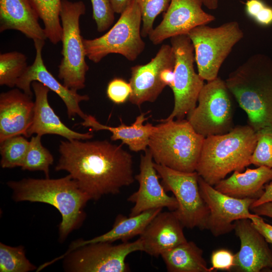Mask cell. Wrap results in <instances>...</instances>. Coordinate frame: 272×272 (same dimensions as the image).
Returning a JSON list of instances; mask_svg holds the SVG:
<instances>
[{
	"label": "cell",
	"instance_id": "obj_21",
	"mask_svg": "<svg viewBox=\"0 0 272 272\" xmlns=\"http://www.w3.org/2000/svg\"><path fill=\"white\" fill-rule=\"evenodd\" d=\"M183 228L174 211H161L140 235L143 251L158 257L165 251L187 241Z\"/></svg>",
	"mask_w": 272,
	"mask_h": 272
},
{
	"label": "cell",
	"instance_id": "obj_16",
	"mask_svg": "<svg viewBox=\"0 0 272 272\" xmlns=\"http://www.w3.org/2000/svg\"><path fill=\"white\" fill-rule=\"evenodd\" d=\"M134 178L139 182V187L138 190L127 199L128 201L134 203L129 216H135L154 209L167 208L174 211L178 208V202L175 196L169 195L160 182V177L148 149L141 156L140 172Z\"/></svg>",
	"mask_w": 272,
	"mask_h": 272
},
{
	"label": "cell",
	"instance_id": "obj_17",
	"mask_svg": "<svg viewBox=\"0 0 272 272\" xmlns=\"http://www.w3.org/2000/svg\"><path fill=\"white\" fill-rule=\"evenodd\" d=\"M36 55L33 63L28 65L24 74L17 82L16 87L31 97L33 96L31 84L38 81L55 93L63 101L69 118L78 115L84 120L87 115L83 112L80 103L89 100L87 95H80L61 84L47 69L42 58V49L45 40H33Z\"/></svg>",
	"mask_w": 272,
	"mask_h": 272
},
{
	"label": "cell",
	"instance_id": "obj_22",
	"mask_svg": "<svg viewBox=\"0 0 272 272\" xmlns=\"http://www.w3.org/2000/svg\"><path fill=\"white\" fill-rule=\"evenodd\" d=\"M37 11L31 0H0V32H21L33 40L47 39L39 23Z\"/></svg>",
	"mask_w": 272,
	"mask_h": 272
},
{
	"label": "cell",
	"instance_id": "obj_41",
	"mask_svg": "<svg viewBox=\"0 0 272 272\" xmlns=\"http://www.w3.org/2000/svg\"><path fill=\"white\" fill-rule=\"evenodd\" d=\"M267 202H272V182L264 187V190L262 194L253 202L251 207L257 206Z\"/></svg>",
	"mask_w": 272,
	"mask_h": 272
},
{
	"label": "cell",
	"instance_id": "obj_25",
	"mask_svg": "<svg viewBox=\"0 0 272 272\" xmlns=\"http://www.w3.org/2000/svg\"><path fill=\"white\" fill-rule=\"evenodd\" d=\"M163 208L154 209L128 217L119 214L116 217L112 228L107 232L91 239L78 240L72 243L69 249L62 255L85 245L100 242L112 243L120 240L128 242L135 236L141 235L151 220Z\"/></svg>",
	"mask_w": 272,
	"mask_h": 272
},
{
	"label": "cell",
	"instance_id": "obj_10",
	"mask_svg": "<svg viewBox=\"0 0 272 272\" xmlns=\"http://www.w3.org/2000/svg\"><path fill=\"white\" fill-rule=\"evenodd\" d=\"M154 167L165 190L172 192L177 201L174 212L183 227L207 230L209 210L200 193L198 173L177 171L155 162Z\"/></svg>",
	"mask_w": 272,
	"mask_h": 272
},
{
	"label": "cell",
	"instance_id": "obj_23",
	"mask_svg": "<svg viewBox=\"0 0 272 272\" xmlns=\"http://www.w3.org/2000/svg\"><path fill=\"white\" fill-rule=\"evenodd\" d=\"M149 111L138 115L133 123L130 125H126L120 119V124L113 127L103 125L92 115H87L86 118L81 123L84 127H89L95 131L106 130L112 133L110 139L112 141L120 140L122 143L128 146L133 152L146 151L148 149L150 136L154 125L151 123L144 124L149 117H146Z\"/></svg>",
	"mask_w": 272,
	"mask_h": 272
},
{
	"label": "cell",
	"instance_id": "obj_42",
	"mask_svg": "<svg viewBox=\"0 0 272 272\" xmlns=\"http://www.w3.org/2000/svg\"><path fill=\"white\" fill-rule=\"evenodd\" d=\"M133 0H110L114 13L121 14Z\"/></svg>",
	"mask_w": 272,
	"mask_h": 272
},
{
	"label": "cell",
	"instance_id": "obj_18",
	"mask_svg": "<svg viewBox=\"0 0 272 272\" xmlns=\"http://www.w3.org/2000/svg\"><path fill=\"white\" fill-rule=\"evenodd\" d=\"M233 230L240 242V249L235 254L234 269L242 272H259L272 268L271 249L250 219L236 221Z\"/></svg>",
	"mask_w": 272,
	"mask_h": 272
},
{
	"label": "cell",
	"instance_id": "obj_11",
	"mask_svg": "<svg viewBox=\"0 0 272 272\" xmlns=\"http://www.w3.org/2000/svg\"><path fill=\"white\" fill-rule=\"evenodd\" d=\"M175 61L174 78L172 86L174 105L171 114L164 122L183 119L196 106L199 93L204 85V80L196 73L193 45L187 35H181L170 38Z\"/></svg>",
	"mask_w": 272,
	"mask_h": 272
},
{
	"label": "cell",
	"instance_id": "obj_44",
	"mask_svg": "<svg viewBox=\"0 0 272 272\" xmlns=\"http://www.w3.org/2000/svg\"><path fill=\"white\" fill-rule=\"evenodd\" d=\"M271 251H272V246H271Z\"/></svg>",
	"mask_w": 272,
	"mask_h": 272
},
{
	"label": "cell",
	"instance_id": "obj_19",
	"mask_svg": "<svg viewBox=\"0 0 272 272\" xmlns=\"http://www.w3.org/2000/svg\"><path fill=\"white\" fill-rule=\"evenodd\" d=\"M34 101L32 97L18 88L0 94V143L10 137L23 135L33 119Z\"/></svg>",
	"mask_w": 272,
	"mask_h": 272
},
{
	"label": "cell",
	"instance_id": "obj_27",
	"mask_svg": "<svg viewBox=\"0 0 272 272\" xmlns=\"http://www.w3.org/2000/svg\"><path fill=\"white\" fill-rule=\"evenodd\" d=\"M43 21L47 39L53 44L61 39L62 27L60 18L61 0H31Z\"/></svg>",
	"mask_w": 272,
	"mask_h": 272
},
{
	"label": "cell",
	"instance_id": "obj_12",
	"mask_svg": "<svg viewBox=\"0 0 272 272\" xmlns=\"http://www.w3.org/2000/svg\"><path fill=\"white\" fill-rule=\"evenodd\" d=\"M225 81L218 77L204 84L196 107L187 115L195 131L205 138L233 128V107Z\"/></svg>",
	"mask_w": 272,
	"mask_h": 272
},
{
	"label": "cell",
	"instance_id": "obj_9",
	"mask_svg": "<svg viewBox=\"0 0 272 272\" xmlns=\"http://www.w3.org/2000/svg\"><path fill=\"white\" fill-rule=\"evenodd\" d=\"M143 250L140 238L133 242H122L117 245L108 242L90 243L44 263L37 271L64 258L63 266L67 271L127 272L130 271V268L125 260L126 257L133 252Z\"/></svg>",
	"mask_w": 272,
	"mask_h": 272
},
{
	"label": "cell",
	"instance_id": "obj_24",
	"mask_svg": "<svg viewBox=\"0 0 272 272\" xmlns=\"http://www.w3.org/2000/svg\"><path fill=\"white\" fill-rule=\"evenodd\" d=\"M272 180V169L264 166L255 169L247 168L241 173L235 171L214 187L221 192L237 198L257 199L263 192V186Z\"/></svg>",
	"mask_w": 272,
	"mask_h": 272
},
{
	"label": "cell",
	"instance_id": "obj_5",
	"mask_svg": "<svg viewBox=\"0 0 272 272\" xmlns=\"http://www.w3.org/2000/svg\"><path fill=\"white\" fill-rule=\"evenodd\" d=\"M161 122L154 126L148 147L155 163L179 171H195L205 138L187 119Z\"/></svg>",
	"mask_w": 272,
	"mask_h": 272
},
{
	"label": "cell",
	"instance_id": "obj_37",
	"mask_svg": "<svg viewBox=\"0 0 272 272\" xmlns=\"http://www.w3.org/2000/svg\"><path fill=\"white\" fill-rule=\"evenodd\" d=\"M250 220L267 243L272 245V226L265 223L260 216L256 214Z\"/></svg>",
	"mask_w": 272,
	"mask_h": 272
},
{
	"label": "cell",
	"instance_id": "obj_30",
	"mask_svg": "<svg viewBox=\"0 0 272 272\" xmlns=\"http://www.w3.org/2000/svg\"><path fill=\"white\" fill-rule=\"evenodd\" d=\"M29 146L23 135L10 137L0 143L1 166L3 168L22 167Z\"/></svg>",
	"mask_w": 272,
	"mask_h": 272
},
{
	"label": "cell",
	"instance_id": "obj_43",
	"mask_svg": "<svg viewBox=\"0 0 272 272\" xmlns=\"http://www.w3.org/2000/svg\"><path fill=\"white\" fill-rule=\"evenodd\" d=\"M203 5L211 10H214L218 8L219 0H201Z\"/></svg>",
	"mask_w": 272,
	"mask_h": 272
},
{
	"label": "cell",
	"instance_id": "obj_33",
	"mask_svg": "<svg viewBox=\"0 0 272 272\" xmlns=\"http://www.w3.org/2000/svg\"><path fill=\"white\" fill-rule=\"evenodd\" d=\"M142 14V28L141 35L148 36L153 29V24L156 17L166 11L171 0H135Z\"/></svg>",
	"mask_w": 272,
	"mask_h": 272
},
{
	"label": "cell",
	"instance_id": "obj_31",
	"mask_svg": "<svg viewBox=\"0 0 272 272\" xmlns=\"http://www.w3.org/2000/svg\"><path fill=\"white\" fill-rule=\"evenodd\" d=\"M37 269L27 258L23 246L12 247L0 243L1 272H28Z\"/></svg>",
	"mask_w": 272,
	"mask_h": 272
},
{
	"label": "cell",
	"instance_id": "obj_3",
	"mask_svg": "<svg viewBox=\"0 0 272 272\" xmlns=\"http://www.w3.org/2000/svg\"><path fill=\"white\" fill-rule=\"evenodd\" d=\"M246 113L255 131L272 126V59L258 53L251 56L225 81Z\"/></svg>",
	"mask_w": 272,
	"mask_h": 272
},
{
	"label": "cell",
	"instance_id": "obj_4",
	"mask_svg": "<svg viewBox=\"0 0 272 272\" xmlns=\"http://www.w3.org/2000/svg\"><path fill=\"white\" fill-rule=\"evenodd\" d=\"M256 132L249 125H238L223 134L205 138L195 171L214 186L232 171L251 164L256 145Z\"/></svg>",
	"mask_w": 272,
	"mask_h": 272
},
{
	"label": "cell",
	"instance_id": "obj_26",
	"mask_svg": "<svg viewBox=\"0 0 272 272\" xmlns=\"http://www.w3.org/2000/svg\"><path fill=\"white\" fill-rule=\"evenodd\" d=\"M169 272H211L203 257V251L193 241H186L161 255Z\"/></svg>",
	"mask_w": 272,
	"mask_h": 272
},
{
	"label": "cell",
	"instance_id": "obj_8",
	"mask_svg": "<svg viewBox=\"0 0 272 272\" xmlns=\"http://www.w3.org/2000/svg\"><path fill=\"white\" fill-rule=\"evenodd\" d=\"M187 35L193 46L197 73L208 82L218 77L222 63L244 34L237 22L231 21L217 27L200 25Z\"/></svg>",
	"mask_w": 272,
	"mask_h": 272
},
{
	"label": "cell",
	"instance_id": "obj_35",
	"mask_svg": "<svg viewBox=\"0 0 272 272\" xmlns=\"http://www.w3.org/2000/svg\"><path fill=\"white\" fill-rule=\"evenodd\" d=\"M131 92L129 83L121 78H115L108 84L106 94L108 98L116 104L125 103Z\"/></svg>",
	"mask_w": 272,
	"mask_h": 272
},
{
	"label": "cell",
	"instance_id": "obj_29",
	"mask_svg": "<svg viewBox=\"0 0 272 272\" xmlns=\"http://www.w3.org/2000/svg\"><path fill=\"white\" fill-rule=\"evenodd\" d=\"M42 136L36 134L29 141V148L21 169L23 170L43 171L49 178V166L53 164V157L41 144Z\"/></svg>",
	"mask_w": 272,
	"mask_h": 272
},
{
	"label": "cell",
	"instance_id": "obj_6",
	"mask_svg": "<svg viewBox=\"0 0 272 272\" xmlns=\"http://www.w3.org/2000/svg\"><path fill=\"white\" fill-rule=\"evenodd\" d=\"M85 12L83 2L61 0L62 58L58 67V78L65 87L76 92L85 88L89 69L80 28V17Z\"/></svg>",
	"mask_w": 272,
	"mask_h": 272
},
{
	"label": "cell",
	"instance_id": "obj_38",
	"mask_svg": "<svg viewBox=\"0 0 272 272\" xmlns=\"http://www.w3.org/2000/svg\"><path fill=\"white\" fill-rule=\"evenodd\" d=\"M253 20L262 26L271 25L272 24V8L265 5Z\"/></svg>",
	"mask_w": 272,
	"mask_h": 272
},
{
	"label": "cell",
	"instance_id": "obj_7",
	"mask_svg": "<svg viewBox=\"0 0 272 272\" xmlns=\"http://www.w3.org/2000/svg\"><path fill=\"white\" fill-rule=\"evenodd\" d=\"M142 22L140 7L133 0L107 33L94 39L83 38L86 57L94 63L110 53L121 54L130 61L135 60L145 47L141 38Z\"/></svg>",
	"mask_w": 272,
	"mask_h": 272
},
{
	"label": "cell",
	"instance_id": "obj_15",
	"mask_svg": "<svg viewBox=\"0 0 272 272\" xmlns=\"http://www.w3.org/2000/svg\"><path fill=\"white\" fill-rule=\"evenodd\" d=\"M175 61L171 46L163 44L148 63L131 67L129 101L139 107L145 102L155 101L166 86L161 80V73L166 68L174 67Z\"/></svg>",
	"mask_w": 272,
	"mask_h": 272
},
{
	"label": "cell",
	"instance_id": "obj_1",
	"mask_svg": "<svg viewBox=\"0 0 272 272\" xmlns=\"http://www.w3.org/2000/svg\"><path fill=\"white\" fill-rule=\"evenodd\" d=\"M58 151L55 170L67 172L90 199L117 194L134 181L132 156L121 145L107 140H66L60 141Z\"/></svg>",
	"mask_w": 272,
	"mask_h": 272
},
{
	"label": "cell",
	"instance_id": "obj_13",
	"mask_svg": "<svg viewBox=\"0 0 272 272\" xmlns=\"http://www.w3.org/2000/svg\"><path fill=\"white\" fill-rule=\"evenodd\" d=\"M198 185L202 199L207 205L209 215L207 229L215 237L226 234L234 230V223L249 219L255 214L250 212L254 198H237L224 194L198 177Z\"/></svg>",
	"mask_w": 272,
	"mask_h": 272
},
{
	"label": "cell",
	"instance_id": "obj_2",
	"mask_svg": "<svg viewBox=\"0 0 272 272\" xmlns=\"http://www.w3.org/2000/svg\"><path fill=\"white\" fill-rule=\"evenodd\" d=\"M16 202H43L55 207L61 215L59 226V239L63 241L74 230L81 225L85 218L83 209L89 196L68 174L58 179L23 178L9 181Z\"/></svg>",
	"mask_w": 272,
	"mask_h": 272
},
{
	"label": "cell",
	"instance_id": "obj_34",
	"mask_svg": "<svg viewBox=\"0 0 272 272\" xmlns=\"http://www.w3.org/2000/svg\"><path fill=\"white\" fill-rule=\"evenodd\" d=\"M93 9V18L97 30L103 32L107 30L114 20V12L110 0H90Z\"/></svg>",
	"mask_w": 272,
	"mask_h": 272
},
{
	"label": "cell",
	"instance_id": "obj_32",
	"mask_svg": "<svg viewBox=\"0 0 272 272\" xmlns=\"http://www.w3.org/2000/svg\"><path fill=\"white\" fill-rule=\"evenodd\" d=\"M256 132L257 141L251 157V164L264 166L272 169V126Z\"/></svg>",
	"mask_w": 272,
	"mask_h": 272
},
{
	"label": "cell",
	"instance_id": "obj_36",
	"mask_svg": "<svg viewBox=\"0 0 272 272\" xmlns=\"http://www.w3.org/2000/svg\"><path fill=\"white\" fill-rule=\"evenodd\" d=\"M213 270H230L235 266V254L227 249H219L212 252L211 258Z\"/></svg>",
	"mask_w": 272,
	"mask_h": 272
},
{
	"label": "cell",
	"instance_id": "obj_20",
	"mask_svg": "<svg viewBox=\"0 0 272 272\" xmlns=\"http://www.w3.org/2000/svg\"><path fill=\"white\" fill-rule=\"evenodd\" d=\"M31 87L35 96L34 116L32 123L27 131V138L33 134L41 136L46 134H56L69 141H86L93 137L92 132L75 131L61 121L48 102L49 88L38 81H33Z\"/></svg>",
	"mask_w": 272,
	"mask_h": 272
},
{
	"label": "cell",
	"instance_id": "obj_39",
	"mask_svg": "<svg viewBox=\"0 0 272 272\" xmlns=\"http://www.w3.org/2000/svg\"><path fill=\"white\" fill-rule=\"evenodd\" d=\"M265 6L261 0H247L245 5L247 15L252 19L260 12Z\"/></svg>",
	"mask_w": 272,
	"mask_h": 272
},
{
	"label": "cell",
	"instance_id": "obj_14",
	"mask_svg": "<svg viewBox=\"0 0 272 272\" xmlns=\"http://www.w3.org/2000/svg\"><path fill=\"white\" fill-rule=\"evenodd\" d=\"M202 5L201 0H171L162 21L148 35L149 39L157 45L214 21L215 16L206 12Z\"/></svg>",
	"mask_w": 272,
	"mask_h": 272
},
{
	"label": "cell",
	"instance_id": "obj_28",
	"mask_svg": "<svg viewBox=\"0 0 272 272\" xmlns=\"http://www.w3.org/2000/svg\"><path fill=\"white\" fill-rule=\"evenodd\" d=\"M28 66L27 57L14 51L0 54V85L10 88L16 87L18 81Z\"/></svg>",
	"mask_w": 272,
	"mask_h": 272
},
{
	"label": "cell",
	"instance_id": "obj_40",
	"mask_svg": "<svg viewBox=\"0 0 272 272\" xmlns=\"http://www.w3.org/2000/svg\"><path fill=\"white\" fill-rule=\"evenodd\" d=\"M250 210L253 214L272 218V202H267L257 206L250 207Z\"/></svg>",
	"mask_w": 272,
	"mask_h": 272
}]
</instances>
